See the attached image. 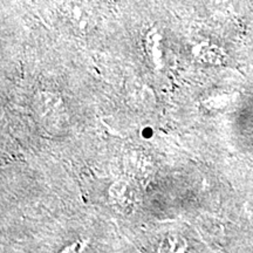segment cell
Here are the masks:
<instances>
[{
    "instance_id": "cell-1",
    "label": "cell",
    "mask_w": 253,
    "mask_h": 253,
    "mask_svg": "<svg viewBox=\"0 0 253 253\" xmlns=\"http://www.w3.org/2000/svg\"><path fill=\"white\" fill-rule=\"evenodd\" d=\"M36 109L41 123L50 131L61 130L66 123V114L62 101L53 94H41L37 99Z\"/></svg>"
}]
</instances>
